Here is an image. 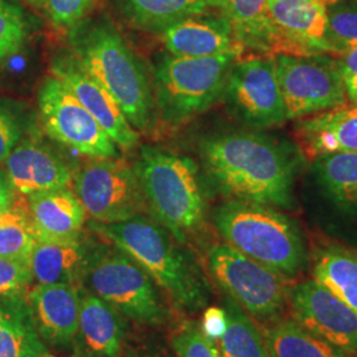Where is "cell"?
<instances>
[{"label":"cell","instance_id":"obj_18","mask_svg":"<svg viewBox=\"0 0 357 357\" xmlns=\"http://www.w3.org/2000/svg\"><path fill=\"white\" fill-rule=\"evenodd\" d=\"M82 286L38 283L26 293L36 328L44 343L70 347L75 343L81 311Z\"/></svg>","mask_w":357,"mask_h":357},{"label":"cell","instance_id":"obj_7","mask_svg":"<svg viewBox=\"0 0 357 357\" xmlns=\"http://www.w3.org/2000/svg\"><path fill=\"white\" fill-rule=\"evenodd\" d=\"M237 56L176 57L165 56L155 66L156 106L169 122L185 121L209 109L224 94Z\"/></svg>","mask_w":357,"mask_h":357},{"label":"cell","instance_id":"obj_43","mask_svg":"<svg viewBox=\"0 0 357 357\" xmlns=\"http://www.w3.org/2000/svg\"><path fill=\"white\" fill-rule=\"evenodd\" d=\"M26 1H38V0H26Z\"/></svg>","mask_w":357,"mask_h":357},{"label":"cell","instance_id":"obj_9","mask_svg":"<svg viewBox=\"0 0 357 357\" xmlns=\"http://www.w3.org/2000/svg\"><path fill=\"white\" fill-rule=\"evenodd\" d=\"M287 119L347 106L344 81L337 60L326 54L273 56Z\"/></svg>","mask_w":357,"mask_h":357},{"label":"cell","instance_id":"obj_34","mask_svg":"<svg viewBox=\"0 0 357 357\" xmlns=\"http://www.w3.org/2000/svg\"><path fill=\"white\" fill-rule=\"evenodd\" d=\"M175 357H221L216 343L195 321H183L171 335Z\"/></svg>","mask_w":357,"mask_h":357},{"label":"cell","instance_id":"obj_22","mask_svg":"<svg viewBox=\"0 0 357 357\" xmlns=\"http://www.w3.org/2000/svg\"><path fill=\"white\" fill-rule=\"evenodd\" d=\"M93 245L81 236L65 240L38 238L31 257L33 280L44 284L82 286Z\"/></svg>","mask_w":357,"mask_h":357},{"label":"cell","instance_id":"obj_8","mask_svg":"<svg viewBox=\"0 0 357 357\" xmlns=\"http://www.w3.org/2000/svg\"><path fill=\"white\" fill-rule=\"evenodd\" d=\"M208 266L217 286L255 319H274L289 301L286 277L228 243H217L209 249Z\"/></svg>","mask_w":357,"mask_h":357},{"label":"cell","instance_id":"obj_31","mask_svg":"<svg viewBox=\"0 0 357 357\" xmlns=\"http://www.w3.org/2000/svg\"><path fill=\"white\" fill-rule=\"evenodd\" d=\"M31 32L29 17L17 0H0V63L16 54Z\"/></svg>","mask_w":357,"mask_h":357},{"label":"cell","instance_id":"obj_25","mask_svg":"<svg viewBox=\"0 0 357 357\" xmlns=\"http://www.w3.org/2000/svg\"><path fill=\"white\" fill-rule=\"evenodd\" d=\"M118 17L128 26L162 33L168 26L209 8V0H109Z\"/></svg>","mask_w":357,"mask_h":357},{"label":"cell","instance_id":"obj_14","mask_svg":"<svg viewBox=\"0 0 357 357\" xmlns=\"http://www.w3.org/2000/svg\"><path fill=\"white\" fill-rule=\"evenodd\" d=\"M51 72L52 76L64 82L121 150L131 151L138 146V131L128 123L112 94L90 75L73 52L59 53L52 60Z\"/></svg>","mask_w":357,"mask_h":357},{"label":"cell","instance_id":"obj_29","mask_svg":"<svg viewBox=\"0 0 357 357\" xmlns=\"http://www.w3.org/2000/svg\"><path fill=\"white\" fill-rule=\"evenodd\" d=\"M227 330L218 339L221 357H270L264 335L229 296L224 299Z\"/></svg>","mask_w":357,"mask_h":357},{"label":"cell","instance_id":"obj_13","mask_svg":"<svg viewBox=\"0 0 357 357\" xmlns=\"http://www.w3.org/2000/svg\"><path fill=\"white\" fill-rule=\"evenodd\" d=\"M293 320L324 342L357 355V312L315 280L289 294Z\"/></svg>","mask_w":357,"mask_h":357},{"label":"cell","instance_id":"obj_5","mask_svg":"<svg viewBox=\"0 0 357 357\" xmlns=\"http://www.w3.org/2000/svg\"><path fill=\"white\" fill-rule=\"evenodd\" d=\"M213 222L231 248L283 277H294L306 264L302 231L271 206L230 200L217 206Z\"/></svg>","mask_w":357,"mask_h":357},{"label":"cell","instance_id":"obj_37","mask_svg":"<svg viewBox=\"0 0 357 357\" xmlns=\"http://www.w3.org/2000/svg\"><path fill=\"white\" fill-rule=\"evenodd\" d=\"M349 101L357 105V48L348 50L337 60Z\"/></svg>","mask_w":357,"mask_h":357},{"label":"cell","instance_id":"obj_30","mask_svg":"<svg viewBox=\"0 0 357 357\" xmlns=\"http://www.w3.org/2000/svg\"><path fill=\"white\" fill-rule=\"evenodd\" d=\"M327 38L333 54L357 48V0L327 1Z\"/></svg>","mask_w":357,"mask_h":357},{"label":"cell","instance_id":"obj_6","mask_svg":"<svg viewBox=\"0 0 357 357\" xmlns=\"http://www.w3.org/2000/svg\"><path fill=\"white\" fill-rule=\"evenodd\" d=\"M82 286L141 326L162 327L171 318L158 284L139 264L113 243L93 245Z\"/></svg>","mask_w":357,"mask_h":357},{"label":"cell","instance_id":"obj_33","mask_svg":"<svg viewBox=\"0 0 357 357\" xmlns=\"http://www.w3.org/2000/svg\"><path fill=\"white\" fill-rule=\"evenodd\" d=\"M28 128V114L23 103L0 97V165L22 141Z\"/></svg>","mask_w":357,"mask_h":357},{"label":"cell","instance_id":"obj_23","mask_svg":"<svg viewBox=\"0 0 357 357\" xmlns=\"http://www.w3.org/2000/svg\"><path fill=\"white\" fill-rule=\"evenodd\" d=\"M29 220L38 238L65 240L79 237L86 211L72 190L59 188L26 196Z\"/></svg>","mask_w":357,"mask_h":357},{"label":"cell","instance_id":"obj_21","mask_svg":"<svg viewBox=\"0 0 357 357\" xmlns=\"http://www.w3.org/2000/svg\"><path fill=\"white\" fill-rule=\"evenodd\" d=\"M296 138L312 160L331 153H357V105L305 116L296 123Z\"/></svg>","mask_w":357,"mask_h":357},{"label":"cell","instance_id":"obj_16","mask_svg":"<svg viewBox=\"0 0 357 357\" xmlns=\"http://www.w3.org/2000/svg\"><path fill=\"white\" fill-rule=\"evenodd\" d=\"M160 38L168 53L176 57H240L243 52L228 20L213 10L178 20L165 29Z\"/></svg>","mask_w":357,"mask_h":357},{"label":"cell","instance_id":"obj_26","mask_svg":"<svg viewBox=\"0 0 357 357\" xmlns=\"http://www.w3.org/2000/svg\"><path fill=\"white\" fill-rule=\"evenodd\" d=\"M314 176L332 204L357 211V153L320 156L314 160Z\"/></svg>","mask_w":357,"mask_h":357},{"label":"cell","instance_id":"obj_20","mask_svg":"<svg viewBox=\"0 0 357 357\" xmlns=\"http://www.w3.org/2000/svg\"><path fill=\"white\" fill-rule=\"evenodd\" d=\"M209 8L222 15L243 51L273 57L289 54L286 43L268 15V0H209Z\"/></svg>","mask_w":357,"mask_h":357},{"label":"cell","instance_id":"obj_3","mask_svg":"<svg viewBox=\"0 0 357 357\" xmlns=\"http://www.w3.org/2000/svg\"><path fill=\"white\" fill-rule=\"evenodd\" d=\"M70 51L107 90L137 131L153 125L155 94L139 57L106 16H88L68 32Z\"/></svg>","mask_w":357,"mask_h":357},{"label":"cell","instance_id":"obj_32","mask_svg":"<svg viewBox=\"0 0 357 357\" xmlns=\"http://www.w3.org/2000/svg\"><path fill=\"white\" fill-rule=\"evenodd\" d=\"M38 241L29 217L0 227V258L19 261L31 266V257Z\"/></svg>","mask_w":357,"mask_h":357},{"label":"cell","instance_id":"obj_19","mask_svg":"<svg viewBox=\"0 0 357 357\" xmlns=\"http://www.w3.org/2000/svg\"><path fill=\"white\" fill-rule=\"evenodd\" d=\"M128 319L114 307L82 286L77 357H122L128 340Z\"/></svg>","mask_w":357,"mask_h":357},{"label":"cell","instance_id":"obj_35","mask_svg":"<svg viewBox=\"0 0 357 357\" xmlns=\"http://www.w3.org/2000/svg\"><path fill=\"white\" fill-rule=\"evenodd\" d=\"M52 26L69 32L89 16L96 0H38Z\"/></svg>","mask_w":357,"mask_h":357},{"label":"cell","instance_id":"obj_36","mask_svg":"<svg viewBox=\"0 0 357 357\" xmlns=\"http://www.w3.org/2000/svg\"><path fill=\"white\" fill-rule=\"evenodd\" d=\"M33 281L31 266L7 258H0V298L26 293Z\"/></svg>","mask_w":357,"mask_h":357},{"label":"cell","instance_id":"obj_39","mask_svg":"<svg viewBox=\"0 0 357 357\" xmlns=\"http://www.w3.org/2000/svg\"><path fill=\"white\" fill-rule=\"evenodd\" d=\"M125 357H172L166 347L153 339L128 342L125 347Z\"/></svg>","mask_w":357,"mask_h":357},{"label":"cell","instance_id":"obj_1","mask_svg":"<svg viewBox=\"0 0 357 357\" xmlns=\"http://www.w3.org/2000/svg\"><path fill=\"white\" fill-rule=\"evenodd\" d=\"M202 156L208 175L233 200L293 208L301 158L289 142L255 132H227L208 138Z\"/></svg>","mask_w":357,"mask_h":357},{"label":"cell","instance_id":"obj_17","mask_svg":"<svg viewBox=\"0 0 357 357\" xmlns=\"http://www.w3.org/2000/svg\"><path fill=\"white\" fill-rule=\"evenodd\" d=\"M3 165L13 191L24 196L66 188L73 180L64 160L47 144L33 138L24 137Z\"/></svg>","mask_w":357,"mask_h":357},{"label":"cell","instance_id":"obj_11","mask_svg":"<svg viewBox=\"0 0 357 357\" xmlns=\"http://www.w3.org/2000/svg\"><path fill=\"white\" fill-rule=\"evenodd\" d=\"M72 181L86 215L96 222H122L147 209L134 168L118 158L93 159L77 169Z\"/></svg>","mask_w":357,"mask_h":357},{"label":"cell","instance_id":"obj_38","mask_svg":"<svg viewBox=\"0 0 357 357\" xmlns=\"http://www.w3.org/2000/svg\"><path fill=\"white\" fill-rule=\"evenodd\" d=\"M227 321L224 307H208L203 314L200 327L209 339L216 342L227 330Z\"/></svg>","mask_w":357,"mask_h":357},{"label":"cell","instance_id":"obj_4","mask_svg":"<svg viewBox=\"0 0 357 357\" xmlns=\"http://www.w3.org/2000/svg\"><path fill=\"white\" fill-rule=\"evenodd\" d=\"M134 171L153 220L185 245L204 222V196L195 162L159 147L142 146Z\"/></svg>","mask_w":357,"mask_h":357},{"label":"cell","instance_id":"obj_2","mask_svg":"<svg viewBox=\"0 0 357 357\" xmlns=\"http://www.w3.org/2000/svg\"><path fill=\"white\" fill-rule=\"evenodd\" d=\"M89 227L139 264L178 310L196 312L208 305L211 287L204 273L156 220L139 215L114 224L91 221Z\"/></svg>","mask_w":357,"mask_h":357},{"label":"cell","instance_id":"obj_27","mask_svg":"<svg viewBox=\"0 0 357 357\" xmlns=\"http://www.w3.org/2000/svg\"><path fill=\"white\" fill-rule=\"evenodd\" d=\"M314 280L357 312V252L332 245L317 255Z\"/></svg>","mask_w":357,"mask_h":357},{"label":"cell","instance_id":"obj_42","mask_svg":"<svg viewBox=\"0 0 357 357\" xmlns=\"http://www.w3.org/2000/svg\"><path fill=\"white\" fill-rule=\"evenodd\" d=\"M41 357H54V356H51V355H43V356Z\"/></svg>","mask_w":357,"mask_h":357},{"label":"cell","instance_id":"obj_40","mask_svg":"<svg viewBox=\"0 0 357 357\" xmlns=\"http://www.w3.org/2000/svg\"><path fill=\"white\" fill-rule=\"evenodd\" d=\"M15 193L16 192L13 191V185L10 184L6 172L0 168V212L13 208Z\"/></svg>","mask_w":357,"mask_h":357},{"label":"cell","instance_id":"obj_24","mask_svg":"<svg viewBox=\"0 0 357 357\" xmlns=\"http://www.w3.org/2000/svg\"><path fill=\"white\" fill-rule=\"evenodd\" d=\"M24 294L0 298V357L45 355V343L36 328Z\"/></svg>","mask_w":357,"mask_h":357},{"label":"cell","instance_id":"obj_12","mask_svg":"<svg viewBox=\"0 0 357 357\" xmlns=\"http://www.w3.org/2000/svg\"><path fill=\"white\" fill-rule=\"evenodd\" d=\"M230 110L246 125L264 128L287 121L273 57H255L236 63L224 89Z\"/></svg>","mask_w":357,"mask_h":357},{"label":"cell","instance_id":"obj_28","mask_svg":"<svg viewBox=\"0 0 357 357\" xmlns=\"http://www.w3.org/2000/svg\"><path fill=\"white\" fill-rule=\"evenodd\" d=\"M270 357H355L307 331L295 320H281L265 332Z\"/></svg>","mask_w":357,"mask_h":357},{"label":"cell","instance_id":"obj_10","mask_svg":"<svg viewBox=\"0 0 357 357\" xmlns=\"http://www.w3.org/2000/svg\"><path fill=\"white\" fill-rule=\"evenodd\" d=\"M38 106L43 128L54 141L90 159L119 158V147L59 78L43 81Z\"/></svg>","mask_w":357,"mask_h":357},{"label":"cell","instance_id":"obj_15","mask_svg":"<svg viewBox=\"0 0 357 357\" xmlns=\"http://www.w3.org/2000/svg\"><path fill=\"white\" fill-rule=\"evenodd\" d=\"M328 0H268V15L289 54L333 53L327 38Z\"/></svg>","mask_w":357,"mask_h":357},{"label":"cell","instance_id":"obj_41","mask_svg":"<svg viewBox=\"0 0 357 357\" xmlns=\"http://www.w3.org/2000/svg\"><path fill=\"white\" fill-rule=\"evenodd\" d=\"M28 218L26 213L17 208H11L8 211L0 212V227L6 225V224H11V222H17V221H23Z\"/></svg>","mask_w":357,"mask_h":357}]
</instances>
